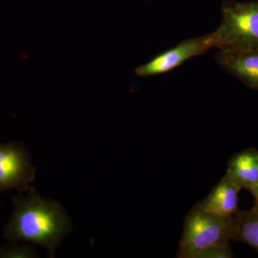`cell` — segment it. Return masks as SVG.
<instances>
[{
    "label": "cell",
    "mask_w": 258,
    "mask_h": 258,
    "mask_svg": "<svg viewBox=\"0 0 258 258\" xmlns=\"http://www.w3.org/2000/svg\"><path fill=\"white\" fill-rule=\"evenodd\" d=\"M15 210L4 229L5 238L39 244L47 249L49 257L71 230V222L60 203L42 198L31 188L28 196L13 197Z\"/></svg>",
    "instance_id": "obj_1"
},
{
    "label": "cell",
    "mask_w": 258,
    "mask_h": 258,
    "mask_svg": "<svg viewBox=\"0 0 258 258\" xmlns=\"http://www.w3.org/2000/svg\"><path fill=\"white\" fill-rule=\"evenodd\" d=\"M237 229L235 216H222L207 211L197 203L186 214L178 258H195L212 246L225 245L233 240Z\"/></svg>",
    "instance_id": "obj_2"
},
{
    "label": "cell",
    "mask_w": 258,
    "mask_h": 258,
    "mask_svg": "<svg viewBox=\"0 0 258 258\" xmlns=\"http://www.w3.org/2000/svg\"><path fill=\"white\" fill-rule=\"evenodd\" d=\"M220 26L208 34L212 48L232 51L258 50V0H225Z\"/></svg>",
    "instance_id": "obj_3"
},
{
    "label": "cell",
    "mask_w": 258,
    "mask_h": 258,
    "mask_svg": "<svg viewBox=\"0 0 258 258\" xmlns=\"http://www.w3.org/2000/svg\"><path fill=\"white\" fill-rule=\"evenodd\" d=\"M35 173L25 146L16 142L0 144V194L10 189L27 191Z\"/></svg>",
    "instance_id": "obj_4"
},
{
    "label": "cell",
    "mask_w": 258,
    "mask_h": 258,
    "mask_svg": "<svg viewBox=\"0 0 258 258\" xmlns=\"http://www.w3.org/2000/svg\"><path fill=\"white\" fill-rule=\"evenodd\" d=\"M212 48L208 35L188 39L176 47L159 54L147 63L135 70L139 77H151L166 74L179 67L186 60L202 55Z\"/></svg>",
    "instance_id": "obj_5"
},
{
    "label": "cell",
    "mask_w": 258,
    "mask_h": 258,
    "mask_svg": "<svg viewBox=\"0 0 258 258\" xmlns=\"http://www.w3.org/2000/svg\"><path fill=\"white\" fill-rule=\"evenodd\" d=\"M215 60L224 71L240 80L246 86L258 90V50H219Z\"/></svg>",
    "instance_id": "obj_6"
},
{
    "label": "cell",
    "mask_w": 258,
    "mask_h": 258,
    "mask_svg": "<svg viewBox=\"0 0 258 258\" xmlns=\"http://www.w3.org/2000/svg\"><path fill=\"white\" fill-rule=\"evenodd\" d=\"M241 188L227 174L212 189L200 205L207 211L222 216H235L238 210V194Z\"/></svg>",
    "instance_id": "obj_7"
},
{
    "label": "cell",
    "mask_w": 258,
    "mask_h": 258,
    "mask_svg": "<svg viewBox=\"0 0 258 258\" xmlns=\"http://www.w3.org/2000/svg\"><path fill=\"white\" fill-rule=\"evenodd\" d=\"M226 174L241 189H250L258 181V151L248 149L234 155Z\"/></svg>",
    "instance_id": "obj_8"
},
{
    "label": "cell",
    "mask_w": 258,
    "mask_h": 258,
    "mask_svg": "<svg viewBox=\"0 0 258 258\" xmlns=\"http://www.w3.org/2000/svg\"><path fill=\"white\" fill-rule=\"evenodd\" d=\"M237 229L233 241L242 242L258 252V205L235 215Z\"/></svg>",
    "instance_id": "obj_9"
},
{
    "label": "cell",
    "mask_w": 258,
    "mask_h": 258,
    "mask_svg": "<svg viewBox=\"0 0 258 258\" xmlns=\"http://www.w3.org/2000/svg\"><path fill=\"white\" fill-rule=\"evenodd\" d=\"M36 251L31 246L20 245L13 243L0 247V258H32L37 257Z\"/></svg>",
    "instance_id": "obj_10"
},
{
    "label": "cell",
    "mask_w": 258,
    "mask_h": 258,
    "mask_svg": "<svg viewBox=\"0 0 258 258\" xmlns=\"http://www.w3.org/2000/svg\"><path fill=\"white\" fill-rule=\"evenodd\" d=\"M232 257L230 243L225 245L212 246L204 249L195 258H230Z\"/></svg>",
    "instance_id": "obj_11"
},
{
    "label": "cell",
    "mask_w": 258,
    "mask_h": 258,
    "mask_svg": "<svg viewBox=\"0 0 258 258\" xmlns=\"http://www.w3.org/2000/svg\"><path fill=\"white\" fill-rule=\"evenodd\" d=\"M249 191H250L252 196H253L254 202H255L254 205H258V181L249 189Z\"/></svg>",
    "instance_id": "obj_12"
}]
</instances>
